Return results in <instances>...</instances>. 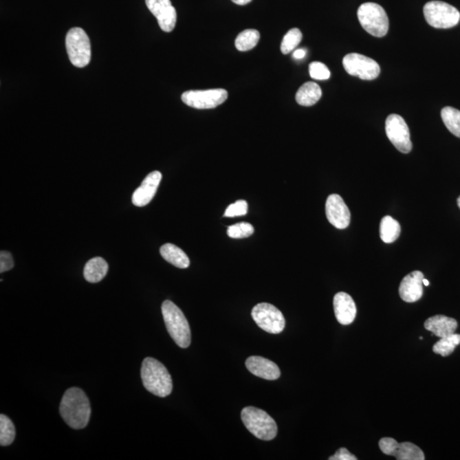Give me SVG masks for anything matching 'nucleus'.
Segmentation results:
<instances>
[{"label": "nucleus", "instance_id": "nucleus-1", "mask_svg": "<svg viewBox=\"0 0 460 460\" xmlns=\"http://www.w3.org/2000/svg\"><path fill=\"white\" fill-rule=\"evenodd\" d=\"M60 415L67 426L74 430L87 426L91 408L87 395L81 388H70L64 393L60 405Z\"/></svg>", "mask_w": 460, "mask_h": 460}, {"label": "nucleus", "instance_id": "nucleus-2", "mask_svg": "<svg viewBox=\"0 0 460 460\" xmlns=\"http://www.w3.org/2000/svg\"><path fill=\"white\" fill-rule=\"evenodd\" d=\"M141 377L146 390L157 397H166L172 393V377L166 367L156 359L148 358L144 360Z\"/></svg>", "mask_w": 460, "mask_h": 460}, {"label": "nucleus", "instance_id": "nucleus-30", "mask_svg": "<svg viewBox=\"0 0 460 460\" xmlns=\"http://www.w3.org/2000/svg\"><path fill=\"white\" fill-rule=\"evenodd\" d=\"M309 76L317 80H325L331 76L330 70L325 64L320 62H314L309 64Z\"/></svg>", "mask_w": 460, "mask_h": 460}, {"label": "nucleus", "instance_id": "nucleus-12", "mask_svg": "<svg viewBox=\"0 0 460 460\" xmlns=\"http://www.w3.org/2000/svg\"><path fill=\"white\" fill-rule=\"evenodd\" d=\"M380 450L384 454L394 456L398 460H424L421 448L412 442L399 443L394 438L384 437L379 442Z\"/></svg>", "mask_w": 460, "mask_h": 460}, {"label": "nucleus", "instance_id": "nucleus-37", "mask_svg": "<svg viewBox=\"0 0 460 460\" xmlns=\"http://www.w3.org/2000/svg\"><path fill=\"white\" fill-rule=\"evenodd\" d=\"M457 203H458V206H459V209H460V196H459V197L458 199H457Z\"/></svg>", "mask_w": 460, "mask_h": 460}, {"label": "nucleus", "instance_id": "nucleus-28", "mask_svg": "<svg viewBox=\"0 0 460 460\" xmlns=\"http://www.w3.org/2000/svg\"><path fill=\"white\" fill-rule=\"evenodd\" d=\"M303 34L298 28H292L289 30L286 35H285L283 42L281 45V51L283 54H289L292 51H294L298 45L300 44Z\"/></svg>", "mask_w": 460, "mask_h": 460}, {"label": "nucleus", "instance_id": "nucleus-11", "mask_svg": "<svg viewBox=\"0 0 460 460\" xmlns=\"http://www.w3.org/2000/svg\"><path fill=\"white\" fill-rule=\"evenodd\" d=\"M385 131L391 144L403 153L411 152L413 144L410 139L408 124L403 118L398 115H391L385 121Z\"/></svg>", "mask_w": 460, "mask_h": 460}, {"label": "nucleus", "instance_id": "nucleus-32", "mask_svg": "<svg viewBox=\"0 0 460 460\" xmlns=\"http://www.w3.org/2000/svg\"><path fill=\"white\" fill-rule=\"evenodd\" d=\"M14 260L12 255L9 252L1 251L0 252V272L3 273L13 269Z\"/></svg>", "mask_w": 460, "mask_h": 460}, {"label": "nucleus", "instance_id": "nucleus-7", "mask_svg": "<svg viewBox=\"0 0 460 460\" xmlns=\"http://www.w3.org/2000/svg\"><path fill=\"white\" fill-rule=\"evenodd\" d=\"M424 15L428 24L447 30L459 23L460 13L455 7L441 1H430L424 6Z\"/></svg>", "mask_w": 460, "mask_h": 460}, {"label": "nucleus", "instance_id": "nucleus-14", "mask_svg": "<svg viewBox=\"0 0 460 460\" xmlns=\"http://www.w3.org/2000/svg\"><path fill=\"white\" fill-rule=\"evenodd\" d=\"M146 5L158 21L159 26L164 32L170 33L177 23V12L171 0H145Z\"/></svg>", "mask_w": 460, "mask_h": 460}, {"label": "nucleus", "instance_id": "nucleus-8", "mask_svg": "<svg viewBox=\"0 0 460 460\" xmlns=\"http://www.w3.org/2000/svg\"><path fill=\"white\" fill-rule=\"evenodd\" d=\"M252 316L256 325L269 333H281L286 326L281 310L267 303L256 305L252 310Z\"/></svg>", "mask_w": 460, "mask_h": 460}, {"label": "nucleus", "instance_id": "nucleus-5", "mask_svg": "<svg viewBox=\"0 0 460 460\" xmlns=\"http://www.w3.org/2000/svg\"><path fill=\"white\" fill-rule=\"evenodd\" d=\"M358 17L362 27L374 37L387 34L388 19L382 6L376 3H364L359 7Z\"/></svg>", "mask_w": 460, "mask_h": 460}, {"label": "nucleus", "instance_id": "nucleus-24", "mask_svg": "<svg viewBox=\"0 0 460 460\" xmlns=\"http://www.w3.org/2000/svg\"><path fill=\"white\" fill-rule=\"evenodd\" d=\"M442 121L452 134L460 138V111L452 107H446L441 113Z\"/></svg>", "mask_w": 460, "mask_h": 460}, {"label": "nucleus", "instance_id": "nucleus-20", "mask_svg": "<svg viewBox=\"0 0 460 460\" xmlns=\"http://www.w3.org/2000/svg\"><path fill=\"white\" fill-rule=\"evenodd\" d=\"M160 255L171 265L179 269H187L190 267V259L183 250L172 243L163 245L160 249Z\"/></svg>", "mask_w": 460, "mask_h": 460}, {"label": "nucleus", "instance_id": "nucleus-19", "mask_svg": "<svg viewBox=\"0 0 460 460\" xmlns=\"http://www.w3.org/2000/svg\"><path fill=\"white\" fill-rule=\"evenodd\" d=\"M424 327L431 331L435 336L441 338L455 333L458 322L450 317L437 315L428 318L424 322Z\"/></svg>", "mask_w": 460, "mask_h": 460}, {"label": "nucleus", "instance_id": "nucleus-34", "mask_svg": "<svg viewBox=\"0 0 460 460\" xmlns=\"http://www.w3.org/2000/svg\"><path fill=\"white\" fill-rule=\"evenodd\" d=\"M306 56V51L305 49L296 50L294 52V58L295 59H303Z\"/></svg>", "mask_w": 460, "mask_h": 460}, {"label": "nucleus", "instance_id": "nucleus-23", "mask_svg": "<svg viewBox=\"0 0 460 460\" xmlns=\"http://www.w3.org/2000/svg\"><path fill=\"white\" fill-rule=\"evenodd\" d=\"M401 226L391 216H385L380 222V237L384 243H393L400 237Z\"/></svg>", "mask_w": 460, "mask_h": 460}, {"label": "nucleus", "instance_id": "nucleus-36", "mask_svg": "<svg viewBox=\"0 0 460 460\" xmlns=\"http://www.w3.org/2000/svg\"><path fill=\"white\" fill-rule=\"evenodd\" d=\"M423 283H424V286H426V287L429 286V285H430L429 281H428L426 279H424V278L423 279Z\"/></svg>", "mask_w": 460, "mask_h": 460}, {"label": "nucleus", "instance_id": "nucleus-33", "mask_svg": "<svg viewBox=\"0 0 460 460\" xmlns=\"http://www.w3.org/2000/svg\"><path fill=\"white\" fill-rule=\"evenodd\" d=\"M329 460H358L354 454H351L347 448H341L338 449L333 456H331Z\"/></svg>", "mask_w": 460, "mask_h": 460}, {"label": "nucleus", "instance_id": "nucleus-3", "mask_svg": "<svg viewBox=\"0 0 460 460\" xmlns=\"http://www.w3.org/2000/svg\"><path fill=\"white\" fill-rule=\"evenodd\" d=\"M162 310L166 329L175 343L180 348H188L191 343V331L183 311L170 300L163 303Z\"/></svg>", "mask_w": 460, "mask_h": 460}, {"label": "nucleus", "instance_id": "nucleus-22", "mask_svg": "<svg viewBox=\"0 0 460 460\" xmlns=\"http://www.w3.org/2000/svg\"><path fill=\"white\" fill-rule=\"evenodd\" d=\"M322 89L314 82H307L302 85L296 94V101L299 105L310 107L315 105L322 98Z\"/></svg>", "mask_w": 460, "mask_h": 460}, {"label": "nucleus", "instance_id": "nucleus-25", "mask_svg": "<svg viewBox=\"0 0 460 460\" xmlns=\"http://www.w3.org/2000/svg\"><path fill=\"white\" fill-rule=\"evenodd\" d=\"M260 34L258 30H247L241 32L235 39V47L240 52H248L255 47L259 41Z\"/></svg>", "mask_w": 460, "mask_h": 460}, {"label": "nucleus", "instance_id": "nucleus-10", "mask_svg": "<svg viewBox=\"0 0 460 460\" xmlns=\"http://www.w3.org/2000/svg\"><path fill=\"white\" fill-rule=\"evenodd\" d=\"M228 98V92L224 89H210L205 91H188L182 95L185 105L197 109H215Z\"/></svg>", "mask_w": 460, "mask_h": 460}, {"label": "nucleus", "instance_id": "nucleus-4", "mask_svg": "<svg viewBox=\"0 0 460 460\" xmlns=\"http://www.w3.org/2000/svg\"><path fill=\"white\" fill-rule=\"evenodd\" d=\"M241 419L250 432L260 440L271 441L276 437V421L262 409L247 406L242 409Z\"/></svg>", "mask_w": 460, "mask_h": 460}, {"label": "nucleus", "instance_id": "nucleus-9", "mask_svg": "<svg viewBox=\"0 0 460 460\" xmlns=\"http://www.w3.org/2000/svg\"><path fill=\"white\" fill-rule=\"evenodd\" d=\"M343 65L346 72L363 80H375L380 74V67L376 61L358 53L346 55Z\"/></svg>", "mask_w": 460, "mask_h": 460}, {"label": "nucleus", "instance_id": "nucleus-27", "mask_svg": "<svg viewBox=\"0 0 460 460\" xmlns=\"http://www.w3.org/2000/svg\"><path fill=\"white\" fill-rule=\"evenodd\" d=\"M16 438V428L12 420L6 415H0V445L7 447Z\"/></svg>", "mask_w": 460, "mask_h": 460}, {"label": "nucleus", "instance_id": "nucleus-35", "mask_svg": "<svg viewBox=\"0 0 460 460\" xmlns=\"http://www.w3.org/2000/svg\"><path fill=\"white\" fill-rule=\"evenodd\" d=\"M252 1V0H232V2L237 3L238 6H245Z\"/></svg>", "mask_w": 460, "mask_h": 460}, {"label": "nucleus", "instance_id": "nucleus-13", "mask_svg": "<svg viewBox=\"0 0 460 460\" xmlns=\"http://www.w3.org/2000/svg\"><path fill=\"white\" fill-rule=\"evenodd\" d=\"M326 215L331 226L344 230L351 223V212L340 195L328 196L326 202Z\"/></svg>", "mask_w": 460, "mask_h": 460}, {"label": "nucleus", "instance_id": "nucleus-26", "mask_svg": "<svg viewBox=\"0 0 460 460\" xmlns=\"http://www.w3.org/2000/svg\"><path fill=\"white\" fill-rule=\"evenodd\" d=\"M460 344V334L454 333L450 336L441 338L433 346V351L441 356H448L454 351V349Z\"/></svg>", "mask_w": 460, "mask_h": 460}, {"label": "nucleus", "instance_id": "nucleus-18", "mask_svg": "<svg viewBox=\"0 0 460 460\" xmlns=\"http://www.w3.org/2000/svg\"><path fill=\"white\" fill-rule=\"evenodd\" d=\"M245 366L253 375L266 380H276L281 376L279 367L262 356H251L245 362Z\"/></svg>", "mask_w": 460, "mask_h": 460}, {"label": "nucleus", "instance_id": "nucleus-6", "mask_svg": "<svg viewBox=\"0 0 460 460\" xmlns=\"http://www.w3.org/2000/svg\"><path fill=\"white\" fill-rule=\"evenodd\" d=\"M66 48L71 63L77 67H85L91 62L90 39L80 28H71L66 37Z\"/></svg>", "mask_w": 460, "mask_h": 460}, {"label": "nucleus", "instance_id": "nucleus-29", "mask_svg": "<svg viewBox=\"0 0 460 460\" xmlns=\"http://www.w3.org/2000/svg\"><path fill=\"white\" fill-rule=\"evenodd\" d=\"M254 228L249 223H239L228 228L227 234L232 239H243L251 237Z\"/></svg>", "mask_w": 460, "mask_h": 460}, {"label": "nucleus", "instance_id": "nucleus-17", "mask_svg": "<svg viewBox=\"0 0 460 460\" xmlns=\"http://www.w3.org/2000/svg\"><path fill=\"white\" fill-rule=\"evenodd\" d=\"M333 308L335 316L341 325H351L354 322L358 310L351 295L344 292H338L334 296Z\"/></svg>", "mask_w": 460, "mask_h": 460}, {"label": "nucleus", "instance_id": "nucleus-31", "mask_svg": "<svg viewBox=\"0 0 460 460\" xmlns=\"http://www.w3.org/2000/svg\"><path fill=\"white\" fill-rule=\"evenodd\" d=\"M248 211V202L243 201V199H240L237 202L233 203V204L228 206L226 212H224V217H240L245 216Z\"/></svg>", "mask_w": 460, "mask_h": 460}, {"label": "nucleus", "instance_id": "nucleus-16", "mask_svg": "<svg viewBox=\"0 0 460 460\" xmlns=\"http://www.w3.org/2000/svg\"><path fill=\"white\" fill-rule=\"evenodd\" d=\"M162 174L159 171L149 173L142 181L140 187H138L133 195V203L135 206L142 208L151 202L158 190Z\"/></svg>", "mask_w": 460, "mask_h": 460}, {"label": "nucleus", "instance_id": "nucleus-21", "mask_svg": "<svg viewBox=\"0 0 460 460\" xmlns=\"http://www.w3.org/2000/svg\"><path fill=\"white\" fill-rule=\"evenodd\" d=\"M108 263L100 256L89 260L84 269L85 279L90 283H98L107 276Z\"/></svg>", "mask_w": 460, "mask_h": 460}, {"label": "nucleus", "instance_id": "nucleus-15", "mask_svg": "<svg viewBox=\"0 0 460 460\" xmlns=\"http://www.w3.org/2000/svg\"><path fill=\"white\" fill-rule=\"evenodd\" d=\"M424 274L415 270L408 274L402 281L399 287V294L403 301L415 303L422 298L424 292Z\"/></svg>", "mask_w": 460, "mask_h": 460}]
</instances>
